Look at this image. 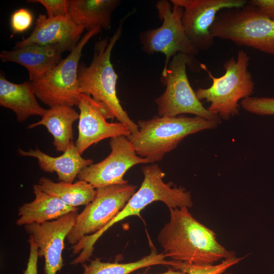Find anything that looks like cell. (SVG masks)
I'll return each instance as SVG.
<instances>
[{"instance_id": "9", "label": "cell", "mask_w": 274, "mask_h": 274, "mask_svg": "<svg viewBox=\"0 0 274 274\" xmlns=\"http://www.w3.org/2000/svg\"><path fill=\"white\" fill-rule=\"evenodd\" d=\"M171 4L167 0L157 1L155 7L161 26L143 31L139 35L144 52L149 54L161 53L165 56L161 75L165 74L171 59L178 53L194 58L198 53L185 32L182 20L183 8Z\"/></svg>"}, {"instance_id": "28", "label": "cell", "mask_w": 274, "mask_h": 274, "mask_svg": "<svg viewBox=\"0 0 274 274\" xmlns=\"http://www.w3.org/2000/svg\"><path fill=\"white\" fill-rule=\"evenodd\" d=\"M28 242L29 244V255L26 268L24 270L23 274H38V261L39 257L38 247L30 235L29 236Z\"/></svg>"}, {"instance_id": "26", "label": "cell", "mask_w": 274, "mask_h": 274, "mask_svg": "<svg viewBox=\"0 0 274 274\" xmlns=\"http://www.w3.org/2000/svg\"><path fill=\"white\" fill-rule=\"evenodd\" d=\"M33 16L27 9L21 8L15 11L10 18V25L14 33H22L27 30L31 25Z\"/></svg>"}, {"instance_id": "8", "label": "cell", "mask_w": 274, "mask_h": 274, "mask_svg": "<svg viewBox=\"0 0 274 274\" xmlns=\"http://www.w3.org/2000/svg\"><path fill=\"white\" fill-rule=\"evenodd\" d=\"M101 28L87 31L74 49L42 79L29 82L35 95L50 108L56 106H78L81 93L78 80V66L82 50Z\"/></svg>"}, {"instance_id": "27", "label": "cell", "mask_w": 274, "mask_h": 274, "mask_svg": "<svg viewBox=\"0 0 274 274\" xmlns=\"http://www.w3.org/2000/svg\"><path fill=\"white\" fill-rule=\"evenodd\" d=\"M29 3L42 4L46 9L49 18L66 16L68 15L67 0H29Z\"/></svg>"}, {"instance_id": "16", "label": "cell", "mask_w": 274, "mask_h": 274, "mask_svg": "<svg viewBox=\"0 0 274 274\" xmlns=\"http://www.w3.org/2000/svg\"><path fill=\"white\" fill-rule=\"evenodd\" d=\"M84 29L83 27L75 24L68 15L49 18L47 15L40 14L30 35L17 42L13 49L32 44L41 46L64 44L75 47Z\"/></svg>"}, {"instance_id": "21", "label": "cell", "mask_w": 274, "mask_h": 274, "mask_svg": "<svg viewBox=\"0 0 274 274\" xmlns=\"http://www.w3.org/2000/svg\"><path fill=\"white\" fill-rule=\"evenodd\" d=\"M79 118L73 107L56 106L47 109L39 121L30 124L27 128L45 126L53 138V144L56 150L64 152L73 141V123Z\"/></svg>"}, {"instance_id": "17", "label": "cell", "mask_w": 274, "mask_h": 274, "mask_svg": "<svg viewBox=\"0 0 274 274\" xmlns=\"http://www.w3.org/2000/svg\"><path fill=\"white\" fill-rule=\"evenodd\" d=\"M18 152L22 156L37 158L43 171L49 173L55 172L58 180L66 183H73L83 169L93 163L92 160L81 156L73 141L62 155L57 157L48 155L38 148L30 149L27 151L19 149Z\"/></svg>"}, {"instance_id": "12", "label": "cell", "mask_w": 274, "mask_h": 274, "mask_svg": "<svg viewBox=\"0 0 274 274\" xmlns=\"http://www.w3.org/2000/svg\"><path fill=\"white\" fill-rule=\"evenodd\" d=\"M111 151L101 161L91 164L79 174V180L90 184L95 189L109 185L128 183L123 177L126 172L139 164L149 163L139 156L127 137L121 135L110 139Z\"/></svg>"}, {"instance_id": "10", "label": "cell", "mask_w": 274, "mask_h": 274, "mask_svg": "<svg viewBox=\"0 0 274 274\" xmlns=\"http://www.w3.org/2000/svg\"><path fill=\"white\" fill-rule=\"evenodd\" d=\"M137 188L127 183L96 188L93 199L78 214L66 237L68 243L75 245L85 236L100 231L121 211Z\"/></svg>"}, {"instance_id": "3", "label": "cell", "mask_w": 274, "mask_h": 274, "mask_svg": "<svg viewBox=\"0 0 274 274\" xmlns=\"http://www.w3.org/2000/svg\"><path fill=\"white\" fill-rule=\"evenodd\" d=\"M220 124L195 116H155L150 119L139 120L138 132L127 138L139 156L147 159L149 163H154L176 149L187 136L215 129Z\"/></svg>"}, {"instance_id": "11", "label": "cell", "mask_w": 274, "mask_h": 274, "mask_svg": "<svg viewBox=\"0 0 274 274\" xmlns=\"http://www.w3.org/2000/svg\"><path fill=\"white\" fill-rule=\"evenodd\" d=\"M172 5L183 9L182 23L186 35L199 52L207 51L214 45L210 28L222 11L241 8L246 0H171Z\"/></svg>"}, {"instance_id": "1", "label": "cell", "mask_w": 274, "mask_h": 274, "mask_svg": "<svg viewBox=\"0 0 274 274\" xmlns=\"http://www.w3.org/2000/svg\"><path fill=\"white\" fill-rule=\"evenodd\" d=\"M169 210V220L157 236L166 258L189 264H214L235 256L217 241L213 230L192 215L189 208Z\"/></svg>"}, {"instance_id": "4", "label": "cell", "mask_w": 274, "mask_h": 274, "mask_svg": "<svg viewBox=\"0 0 274 274\" xmlns=\"http://www.w3.org/2000/svg\"><path fill=\"white\" fill-rule=\"evenodd\" d=\"M250 57L243 50L237 51L236 58L231 57L224 63V74L215 77L206 65L200 63L212 80L208 88H198L195 93L198 99L210 103L207 108L211 113L225 120L239 114V101L251 96L255 84L248 69Z\"/></svg>"}, {"instance_id": "13", "label": "cell", "mask_w": 274, "mask_h": 274, "mask_svg": "<svg viewBox=\"0 0 274 274\" xmlns=\"http://www.w3.org/2000/svg\"><path fill=\"white\" fill-rule=\"evenodd\" d=\"M79 109L78 135L75 145L81 154L94 144L108 138L124 135L128 137L131 132L121 122H109L112 115L104 104L92 97L81 93L77 106Z\"/></svg>"}, {"instance_id": "18", "label": "cell", "mask_w": 274, "mask_h": 274, "mask_svg": "<svg viewBox=\"0 0 274 274\" xmlns=\"http://www.w3.org/2000/svg\"><path fill=\"white\" fill-rule=\"evenodd\" d=\"M33 192L35 199L23 203L18 210L19 218L16 224L18 226L54 220L78 210V208L69 206L42 191L37 184L33 186Z\"/></svg>"}, {"instance_id": "24", "label": "cell", "mask_w": 274, "mask_h": 274, "mask_svg": "<svg viewBox=\"0 0 274 274\" xmlns=\"http://www.w3.org/2000/svg\"><path fill=\"white\" fill-rule=\"evenodd\" d=\"M243 258L234 256L224 259L218 264H189L182 262L180 270L184 271L187 274H222Z\"/></svg>"}, {"instance_id": "15", "label": "cell", "mask_w": 274, "mask_h": 274, "mask_svg": "<svg viewBox=\"0 0 274 274\" xmlns=\"http://www.w3.org/2000/svg\"><path fill=\"white\" fill-rule=\"evenodd\" d=\"M75 47L64 44L41 46L32 44L11 51L3 50L0 58L3 62H13L25 67L28 72L29 82H33L53 70L62 60L63 52H71Z\"/></svg>"}, {"instance_id": "5", "label": "cell", "mask_w": 274, "mask_h": 274, "mask_svg": "<svg viewBox=\"0 0 274 274\" xmlns=\"http://www.w3.org/2000/svg\"><path fill=\"white\" fill-rule=\"evenodd\" d=\"M142 170L144 179L141 185L121 211L100 231L86 236L79 242L80 248L87 256H92L94 244L110 227L127 217L139 215L146 207L153 202L161 201L168 209L193 206L190 192L183 187L173 186L172 182L165 183L163 180L165 174L157 164L144 166Z\"/></svg>"}, {"instance_id": "29", "label": "cell", "mask_w": 274, "mask_h": 274, "mask_svg": "<svg viewBox=\"0 0 274 274\" xmlns=\"http://www.w3.org/2000/svg\"><path fill=\"white\" fill-rule=\"evenodd\" d=\"M249 3L255 6L262 14L274 20V0H251Z\"/></svg>"}, {"instance_id": "30", "label": "cell", "mask_w": 274, "mask_h": 274, "mask_svg": "<svg viewBox=\"0 0 274 274\" xmlns=\"http://www.w3.org/2000/svg\"><path fill=\"white\" fill-rule=\"evenodd\" d=\"M145 274V273H141ZM160 274H187L184 271L179 269H176L173 267H169L168 269L162 273Z\"/></svg>"}, {"instance_id": "6", "label": "cell", "mask_w": 274, "mask_h": 274, "mask_svg": "<svg viewBox=\"0 0 274 274\" xmlns=\"http://www.w3.org/2000/svg\"><path fill=\"white\" fill-rule=\"evenodd\" d=\"M210 31L214 38L274 55V20L249 1L242 7L221 11Z\"/></svg>"}, {"instance_id": "23", "label": "cell", "mask_w": 274, "mask_h": 274, "mask_svg": "<svg viewBox=\"0 0 274 274\" xmlns=\"http://www.w3.org/2000/svg\"><path fill=\"white\" fill-rule=\"evenodd\" d=\"M163 253H158L154 249L147 256L134 262L110 263L102 262L100 259L91 260L90 263L82 264V274H129L136 270L155 265H164L177 268L180 262L167 260Z\"/></svg>"}, {"instance_id": "22", "label": "cell", "mask_w": 274, "mask_h": 274, "mask_svg": "<svg viewBox=\"0 0 274 274\" xmlns=\"http://www.w3.org/2000/svg\"><path fill=\"white\" fill-rule=\"evenodd\" d=\"M37 185L48 194L59 198L69 206L76 208L90 203L96 193V189L90 184L80 180L75 183L55 182L42 177Z\"/></svg>"}, {"instance_id": "7", "label": "cell", "mask_w": 274, "mask_h": 274, "mask_svg": "<svg viewBox=\"0 0 274 274\" xmlns=\"http://www.w3.org/2000/svg\"><path fill=\"white\" fill-rule=\"evenodd\" d=\"M194 71L201 70L200 63L188 55L178 53L169 61L160 81L164 92L155 99L158 116L175 117L189 114L206 119L221 122V118L210 112L197 97L187 75V66Z\"/></svg>"}, {"instance_id": "20", "label": "cell", "mask_w": 274, "mask_h": 274, "mask_svg": "<svg viewBox=\"0 0 274 274\" xmlns=\"http://www.w3.org/2000/svg\"><path fill=\"white\" fill-rule=\"evenodd\" d=\"M120 3L119 0H67L68 14L75 24L87 30L97 27L108 29Z\"/></svg>"}, {"instance_id": "19", "label": "cell", "mask_w": 274, "mask_h": 274, "mask_svg": "<svg viewBox=\"0 0 274 274\" xmlns=\"http://www.w3.org/2000/svg\"><path fill=\"white\" fill-rule=\"evenodd\" d=\"M36 97L29 82L13 83L1 74L0 105L12 110L18 122H23L32 116L44 115L47 109L39 105Z\"/></svg>"}, {"instance_id": "14", "label": "cell", "mask_w": 274, "mask_h": 274, "mask_svg": "<svg viewBox=\"0 0 274 274\" xmlns=\"http://www.w3.org/2000/svg\"><path fill=\"white\" fill-rule=\"evenodd\" d=\"M78 214L77 211L72 212L54 220L24 226L38 247L39 257L44 258L45 274H56L62 268L64 241Z\"/></svg>"}, {"instance_id": "25", "label": "cell", "mask_w": 274, "mask_h": 274, "mask_svg": "<svg viewBox=\"0 0 274 274\" xmlns=\"http://www.w3.org/2000/svg\"><path fill=\"white\" fill-rule=\"evenodd\" d=\"M246 111L260 116L274 115V97H247L240 102Z\"/></svg>"}, {"instance_id": "2", "label": "cell", "mask_w": 274, "mask_h": 274, "mask_svg": "<svg viewBox=\"0 0 274 274\" xmlns=\"http://www.w3.org/2000/svg\"><path fill=\"white\" fill-rule=\"evenodd\" d=\"M131 13L121 20L112 37L95 43L91 62L88 66L79 68L78 80L81 93L88 94L95 101L106 105L113 119L126 125L131 134H135L138 131V125L130 118L118 98V75L111 61L112 50L121 36L124 22Z\"/></svg>"}]
</instances>
